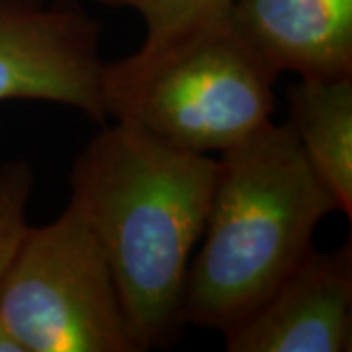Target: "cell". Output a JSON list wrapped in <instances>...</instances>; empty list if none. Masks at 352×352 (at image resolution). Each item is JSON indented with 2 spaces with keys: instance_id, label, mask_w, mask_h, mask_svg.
<instances>
[{
  "instance_id": "ba28073f",
  "label": "cell",
  "mask_w": 352,
  "mask_h": 352,
  "mask_svg": "<svg viewBox=\"0 0 352 352\" xmlns=\"http://www.w3.org/2000/svg\"><path fill=\"white\" fill-rule=\"evenodd\" d=\"M288 124L315 175L352 217V75L300 78L288 88Z\"/></svg>"
},
{
  "instance_id": "6da1fadb",
  "label": "cell",
  "mask_w": 352,
  "mask_h": 352,
  "mask_svg": "<svg viewBox=\"0 0 352 352\" xmlns=\"http://www.w3.org/2000/svg\"><path fill=\"white\" fill-rule=\"evenodd\" d=\"M102 126L73 163L71 204L100 243L141 352L151 351L184 327L190 258L219 163L126 122Z\"/></svg>"
},
{
  "instance_id": "7a4b0ae2",
  "label": "cell",
  "mask_w": 352,
  "mask_h": 352,
  "mask_svg": "<svg viewBox=\"0 0 352 352\" xmlns=\"http://www.w3.org/2000/svg\"><path fill=\"white\" fill-rule=\"evenodd\" d=\"M214 198L190 258L184 325L227 333L314 249L323 217L339 212L294 129L272 120L219 153Z\"/></svg>"
},
{
  "instance_id": "30bf717a",
  "label": "cell",
  "mask_w": 352,
  "mask_h": 352,
  "mask_svg": "<svg viewBox=\"0 0 352 352\" xmlns=\"http://www.w3.org/2000/svg\"><path fill=\"white\" fill-rule=\"evenodd\" d=\"M32 192L34 170L25 161H10L0 168V288L30 229L25 214Z\"/></svg>"
},
{
  "instance_id": "9c48e42d",
  "label": "cell",
  "mask_w": 352,
  "mask_h": 352,
  "mask_svg": "<svg viewBox=\"0 0 352 352\" xmlns=\"http://www.w3.org/2000/svg\"><path fill=\"white\" fill-rule=\"evenodd\" d=\"M112 8H131L143 18V45H159L229 18L233 0H98Z\"/></svg>"
},
{
  "instance_id": "8992f818",
  "label": "cell",
  "mask_w": 352,
  "mask_h": 352,
  "mask_svg": "<svg viewBox=\"0 0 352 352\" xmlns=\"http://www.w3.org/2000/svg\"><path fill=\"white\" fill-rule=\"evenodd\" d=\"M229 352H349L352 249H311L239 325L223 333Z\"/></svg>"
},
{
  "instance_id": "277c9868",
  "label": "cell",
  "mask_w": 352,
  "mask_h": 352,
  "mask_svg": "<svg viewBox=\"0 0 352 352\" xmlns=\"http://www.w3.org/2000/svg\"><path fill=\"white\" fill-rule=\"evenodd\" d=\"M0 319L25 352H141L100 243L71 201L30 226L0 288Z\"/></svg>"
},
{
  "instance_id": "52a82bcc",
  "label": "cell",
  "mask_w": 352,
  "mask_h": 352,
  "mask_svg": "<svg viewBox=\"0 0 352 352\" xmlns=\"http://www.w3.org/2000/svg\"><path fill=\"white\" fill-rule=\"evenodd\" d=\"M229 22L276 75H352V0H233Z\"/></svg>"
},
{
  "instance_id": "5b68a950",
  "label": "cell",
  "mask_w": 352,
  "mask_h": 352,
  "mask_svg": "<svg viewBox=\"0 0 352 352\" xmlns=\"http://www.w3.org/2000/svg\"><path fill=\"white\" fill-rule=\"evenodd\" d=\"M100 24L76 0H0V102L63 104L106 124Z\"/></svg>"
},
{
  "instance_id": "3957f363",
  "label": "cell",
  "mask_w": 352,
  "mask_h": 352,
  "mask_svg": "<svg viewBox=\"0 0 352 352\" xmlns=\"http://www.w3.org/2000/svg\"><path fill=\"white\" fill-rule=\"evenodd\" d=\"M278 75L229 18L104 65L106 118L178 149L223 153L272 120Z\"/></svg>"
},
{
  "instance_id": "8fae6325",
  "label": "cell",
  "mask_w": 352,
  "mask_h": 352,
  "mask_svg": "<svg viewBox=\"0 0 352 352\" xmlns=\"http://www.w3.org/2000/svg\"><path fill=\"white\" fill-rule=\"evenodd\" d=\"M0 352H25L24 344L2 319H0Z\"/></svg>"
}]
</instances>
